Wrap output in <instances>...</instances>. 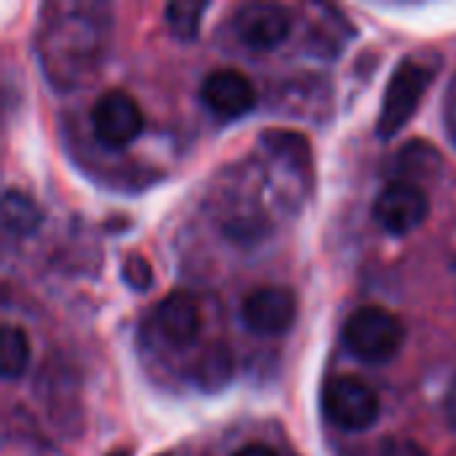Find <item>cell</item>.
<instances>
[{"label":"cell","mask_w":456,"mask_h":456,"mask_svg":"<svg viewBox=\"0 0 456 456\" xmlns=\"http://www.w3.org/2000/svg\"><path fill=\"white\" fill-rule=\"evenodd\" d=\"M438 72V64H430L425 59H403L385 91L382 99V110L377 118V136L379 139H390L395 134H401V128L414 118L425 91L430 88L433 77Z\"/></svg>","instance_id":"cell-1"},{"label":"cell","mask_w":456,"mask_h":456,"mask_svg":"<svg viewBox=\"0 0 456 456\" xmlns=\"http://www.w3.org/2000/svg\"><path fill=\"white\" fill-rule=\"evenodd\" d=\"M345 347L363 363H385L403 345L401 321L385 307H361L355 310L342 331Z\"/></svg>","instance_id":"cell-2"},{"label":"cell","mask_w":456,"mask_h":456,"mask_svg":"<svg viewBox=\"0 0 456 456\" xmlns=\"http://www.w3.org/2000/svg\"><path fill=\"white\" fill-rule=\"evenodd\" d=\"M323 411L337 428L361 433L379 419V395L358 377H337L323 390Z\"/></svg>","instance_id":"cell-3"},{"label":"cell","mask_w":456,"mask_h":456,"mask_svg":"<svg viewBox=\"0 0 456 456\" xmlns=\"http://www.w3.org/2000/svg\"><path fill=\"white\" fill-rule=\"evenodd\" d=\"M428 214H430L428 192L409 179H395L385 184V190L377 195L374 203V219L390 235L414 232L417 227H422Z\"/></svg>","instance_id":"cell-4"},{"label":"cell","mask_w":456,"mask_h":456,"mask_svg":"<svg viewBox=\"0 0 456 456\" xmlns=\"http://www.w3.org/2000/svg\"><path fill=\"white\" fill-rule=\"evenodd\" d=\"M91 126H94V136L104 147L118 150L131 144L142 134L144 118L139 104L126 91H107L96 99L91 110Z\"/></svg>","instance_id":"cell-5"},{"label":"cell","mask_w":456,"mask_h":456,"mask_svg":"<svg viewBox=\"0 0 456 456\" xmlns=\"http://www.w3.org/2000/svg\"><path fill=\"white\" fill-rule=\"evenodd\" d=\"M232 27L238 37L256 51H273L291 35V11L278 3H246L238 8Z\"/></svg>","instance_id":"cell-6"},{"label":"cell","mask_w":456,"mask_h":456,"mask_svg":"<svg viewBox=\"0 0 456 456\" xmlns=\"http://www.w3.org/2000/svg\"><path fill=\"white\" fill-rule=\"evenodd\" d=\"M297 297L291 289L283 286H262L251 291L243 302V323L248 331L262 337H278L289 331L297 321Z\"/></svg>","instance_id":"cell-7"},{"label":"cell","mask_w":456,"mask_h":456,"mask_svg":"<svg viewBox=\"0 0 456 456\" xmlns=\"http://www.w3.org/2000/svg\"><path fill=\"white\" fill-rule=\"evenodd\" d=\"M200 96H203L206 107L224 120L243 118L256 104V91H254L251 80L238 69L211 72L200 86Z\"/></svg>","instance_id":"cell-8"},{"label":"cell","mask_w":456,"mask_h":456,"mask_svg":"<svg viewBox=\"0 0 456 456\" xmlns=\"http://www.w3.org/2000/svg\"><path fill=\"white\" fill-rule=\"evenodd\" d=\"M155 323L168 345L184 347L200 334V307L187 291H174L158 305Z\"/></svg>","instance_id":"cell-9"},{"label":"cell","mask_w":456,"mask_h":456,"mask_svg":"<svg viewBox=\"0 0 456 456\" xmlns=\"http://www.w3.org/2000/svg\"><path fill=\"white\" fill-rule=\"evenodd\" d=\"M43 222V214L37 208V203L19 192V190H5L3 195V230L5 235H13V238H24V235H32Z\"/></svg>","instance_id":"cell-10"},{"label":"cell","mask_w":456,"mask_h":456,"mask_svg":"<svg viewBox=\"0 0 456 456\" xmlns=\"http://www.w3.org/2000/svg\"><path fill=\"white\" fill-rule=\"evenodd\" d=\"M232 371H235V361H232L230 350L224 345H214V347H208L198 358V363H195V382H198L200 390L216 393V390H222L232 379Z\"/></svg>","instance_id":"cell-11"},{"label":"cell","mask_w":456,"mask_h":456,"mask_svg":"<svg viewBox=\"0 0 456 456\" xmlns=\"http://www.w3.org/2000/svg\"><path fill=\"white\" fill-rule=\"evenodd\" d=\"M29 339L19 326H5L3 329V345H0V371L3 379L13 382L19 379L27 366H29Z\"/></svg>","instance_id":"cell-12"},{"label":"cell","mask_w":456,"mask_h":456,"mask_svg":"<svg viewBox=\"0 0 456 456\" xmlns=\"http://www.w3.org/2000/svg\"><path fill=\"white\" fill-rule=\"evenodd\" d=\"M206 8H208V3H192V0L168 3L166 5V24L179 40H195Z\"/></svg>","instance_id":"cell-13"},{"label":"cell","mask_w":456,"mask_h":456,"mask_svg":"<svg viewBox=\"0 0 456 456\" xmlns=\"http://www.w3.org/2000/svg\"><path fill=\"white\" fill-rule=\"evenodd\" d=\"M123 281L134 289V291H147L152 286V267L144 256L134 254L123 262Z\"/></svg>","instance_id":"cell-14"},{"label":"cell","mask_w":456,"mask_h":456,"mask_svg":"<svg viewBox=\"0 0 456 456\" xmlns=\"http://www.w3.org/2000/svg\"><path fill=\"white\" fill-rule=\"evenodd\" d=\"M379 456H428V452L411 438H387L379 446Z\"/></svg>","instance_id":"cell-15"},{"label":"cell","mask_w":456,"mask_h":456,"mask_svg":"<svg viewBox=\"0 0 456 456\" xmlns=\"http://www.w3.org/2000/svg\"><path fill=\"white\" fill-rule=\"evenodd\" d=\"M232 456H278L270 446H265V444H248V446H243V449H238Z\"/></svg>","instance_id":"cell-16"},{"label":"cell","mask_w":456,"mask_h":456,"mask_svg":"<svg viewBox=\"0 0 456 456\" xmlns=\"http://www.w3.org/2000/svg\"><path fill=\"white\" fill-rule=\"evenodd\" d=\"M107 456H131V452H126V449H118V452H112V454Z\"/></svg>","instance_id":"cell-17"}]
</instances>
